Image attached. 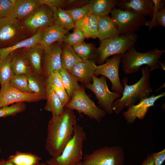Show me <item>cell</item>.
<instances>
[{"instance_id":"1","label":"cell","mask_w":165,"mask_h":165,"mask_svg":"<svg viewBox=\"0 0 165 165\" xmlns=\"http://www.w3.org/2000/svg\"><path fill=\"white\" fill-rule=\"evenodd\" d=\"M76 121L72 110L64 108L63 112L49 121L46 149L51 157L59 156L73 135Z\"/></svg>"},{"instance_id":"35","label":"cell","mask_w":165,"mask_h":165,"mask_svg":"<svg viewBox=\"0 0 165 165\" xmlns=\"http://www.w3.org/2000/svg\"><path fill=\"white\" fill-rule=\"evenodd\" d=\"M72 47L75 53L83 61L89 60L93 53L92 46L83 41Z\"/></svg>"},{"instance_id":"38","label":"cell","mask_w":165,"mask_h":165,"mask_svg":"<svg viewBox=\"0 0 165 165\" xmlns=\"http://www.w3.org/2000/svg\"><path fill=\"white\" fill-rule=\"evenodd\" d=\"M89 4L81 7L65 10L75 23L86 16L89 13Z\"/></svg>"},{"instance_id":"19","label":"cell","mask_w":165,"mask_h":165,"mask_svg":"<svg viewBox=\"0 0 165 165\" xmlns=\"http://www.w3.org/2000/svg\"><path fill=\"white\" fill-rule=\"evenodd\" d=\"M68 31L54 24L44 29V33L39 45L43 50L56 42L61 43L64 42V37Z\"/></svg>"},{"instance_id":"15","label":"cell","mask_w":165,"mask_h":165,"mask_svg":"<svg viewBox=\"0 0 165 165\" xmlns=\"http://www.w3.org/2000/svg\"><path fill=\"white\" fill-rule=\"evenodd\" d=\"M60 43L52 44L44 51V70L47 77L51 72L62 68Z\"/></svg>"},{"instance_id":"45","label":"cell","mask_w":165,"mask_h":165,"mask_svg":"<svg viewBox=\"0 0 165 165\" xmlns=\"http://www.w3.org/2000/svg\"><path fill=\"white\" fill-rule=\"evenodd\" d=\"M0 165H14L12 163L9 161L7 160H5L3 159H0ZM37 165H48L46 162H40Z\"/></svg>"},{"instance_id":"41","label":"cell","mask_w":165,"mask_h":165,"mask_svg":"<svg viewBox=\"0 0 165 165\" xmlns=\"http://www.w3.org/2000/svg\"><path fill=\"white\" fill-rule=\"evenodd\" d=\"M50 85L54 92L59 98L62 104L65 107L70 99V98L65 90L53 85L50 84Z\"/></svg>"},{"instance_id":"36","label":"cell","mask_w":165,"mask_h":165,"mask_svg":"<svg viewBox=\"0 0 165 165\" xmlns=\"http://www.w3.org/2000/svg\"><path fill=\"white\" fill-rule=\"evenodd\" d=\"M86 38L83 32L79 28L75 27L73 32L64 37V41L72 47L83 41Z\"/></svg>"},{"instance_id":"32","label":"cell","mask_w":165,"mask_h":165,"mask_svg":"<svg viewBox=\"0 0 165 165\" xmlns=\"http://www.w3.org/2000/svg\"><path fill=\"white\" fill-rule=\"evenodd\" d=\"M13 53L6 58L0 60V84L1 86L9 83L15 75L10 65Z\"/></svg>"},{"instance_id":"9","label":"cell","mask_w":165,"mask_h":165,"mask_svg":"<svg viewBox=\"0 0 165 165\" xmlns=\"http://www.w3.org/2000/svg\"><path fill=\"white\" fill-rule=\"evenodd\" d=\"M92 81V83L86 84V87L94 94L98 100V103L103 110L106 112L112 114L113 112V103L116 100L121 97V94L109 90L106 78L104 76L98 78L94 75Z\"/></svg>"},{"instance_id":"23","label":"cell","mask_w":165,"mask_h":165,"mask_svg":"<svg viewBox=\"0 0 165 165\" xmlns=\"http://www.w3.org/2000/svg\"><path fill=\"white\" fill-rule=\"evenodd\" d=\"M98 38L101 41L120 36L116 25L112 18L108 16L98 17Z\"/></svg>"},{"instance_id":"26","label":"cell","mask_w":165,"mask_h":165,"mask_svg":"<svg viewBox=\"0 0 165 165\" xmlns=\"http://www.w3.org/2000/svg\"><path fill=\"white\" fill-rule=\"evenodd\" d=\"M154 4L153 13L151 20L147 21L145 25L149 30L157 26L165 27V8L164 1L152 0Z\"/></svg>"},{"instance_id":"18","label":"cell","mask_w":165,"mask_h":165,"mask_svg":"<svg viewBox=\"0 0 165 165\" xmlns=\"http://www.w3.org/2000/svg\"><path fill=\"white\" fill-rule=\"evenodd\" d=\"M44 29L38 30L31 37L20 40L13 45L6 47L0 48V58L3 59L7 57L13 52L21 48H28L39 44L42 39Z\"/></svg>"},{"instance_id":"3","label":"cell","mask_w":165,"mask_h":165,"mask_svg":"<svg viewBox=\"0 0 165 165\" xmlns=\"http://www.w3.org/2000/svg\"><path fill=\"white\" fill-rule=\"evenodd\" d=\"M165 51L156 48L145 53H141L133 46L131 47L122 55L123 70L126 74H132L138 72L140 68L145 65L148 67L150 72L160 68L159 59Z\"/></svg>"},{"instance_id":"17","label":"cell","mask_w":165,"mask_h":165,"mask_svg":"<svg viewBox=\"0 0 165 165\" xmlns=\"http://www.w3.org/2000/svg\"><path fill=\"white\" fill-rule=\"evenodd\" d=\"M118 5L125 10L152 17L154 4L152 0H120Z\"/></svg>"},{"instance_id":"20","label":"cell","mask_w":165,"mask_h":165,"mask_svg":"<svg viewBox=\"0 0 165 165\" xmlns=\"http://www.w3.org/2000/svg\"><path fill=\"white\" fill-rule=\"evenodd\" d=\"M41 6L38 0H16L11 17L25 19L39 9Z\"/></svg>"},{"instance_id":"42","label":"cell","mask_w":165,"mask_h":165,"mask_svg":"<svg viewBox=\"0 0 165 165\" xmlns=\"http://www.w3.org/2000/svg\"><path fill=\"white\" fill-rule=\"evenodd\" d=\"M41 6L46 5L50 9L61 7L65 4L66 1L64 0H38Z\"/></svg>"},{"instance_id":"22","label":"cell","mask_w":165,"mask_h":165,"mask_svg":"<svg viewBox=\"0 0 165 165\" xmlns=\"http://www.w3.org/2000/svg\"><path fill=\"white\" fill-rule=\"evenodd\" d=\"M25 49L23 55L33 73L36 75H41L42 73V57L43 50L39 43Z\"/></svg>"},{"instance_id":"14","label":"cell","mask_w":165,"mask_h":165,"mask_svg":"<svg viewBox=\"0 0 165 165\" xmlns=\"http://www.w3.org/2000/svg\"><path fill=\"white\" fill-rule=\"evenodd\" d=\"M23 31L18 19L11 17L0 19V43L9 42L21 37Z\"/></svg>"},{"instance_id":"46","label":"cell","mask_w":165,"mask_h":165,"mask_svg":"<svg viewBox=\"0 0 165 165\" xmlns=\"http://www.w3.org/2000/svg\"><path fill=\"white\" fill-rule=\"evenodd\" d=\"M77 165H82V161L80 162V163H79Z\"/></svg>"},{"instance_id":"30","label":"cell","mask_w":165,"mask_h":165,"mask_svg":"<svg viewBox=\"0 0 165 165\" xmlns=\"http://www.w3.org/2000/svg\"><path fill=\"white\" fill-rule=\"evenodd\" d=\"M10 65L15 75H26L34 74L23 55L18 54L13 55Z\"/></svg>"},{"instance_id":"13","label":"cell","mask_w":165,"mask_h":165,"mask_svg":"<svg viewBox=\"0 0 165 165\" xmlns=\"http://www.w3.org/2000/svg\"><path fill=\"white\" fill-rule=\"evenodd\" d=\"M54 24L51 10L41 6L24 22L26 28L33 31L45 29Z\"/></svg>"},{"instance_id":"24","label":"cell","mask_w":165,"mask_h":165,"mask_svg":"<svg viewBox=\"0 0 165 165\" xmlns=\"http://www.w3.org/2000/svg\"><path fill=\"white\" fill-rule=\"evenodd\" d=\"M120 0H93L90 1L89 13L98 17L107 16L117 6Z\"/></svg>"},{"instance_id":"7","label":"cell","mask_w":165,"mask_h":165,"mask_svg":"<svg viewBox=\"0 0 165 165\" xmlns=\"http://www.w3.org/2000/svg\"><path fill=\"white\" fill-rule=\"evenodd\" d=\"M111 13L112 19L117 27L120 36L134 33L147 21L144 15L120 8H115Z\"/></svg>"},{"instance_id":"21","label":"cell","mask_w":165,"mask_h":165,"mask_svg":"<svg viewBox=\"0 0 165 165\" xmlns=\"http://www.w3.org/2000/svg\"><path fill=\"white\" fill-rule=\"evenodd\" d=\"M98 18L89 13L84 18L75 23V27L83 32L86 38H96L98 35Z\"/></svg>"},{"instance_id":"12","label":"cell","mask_w":165,"mask_h":165,"mask_svg":"<svg viewBox=\"0 0 165 165\" xmlns=\"http://www.w3.org/2000/svg\"><path fill=\"white\" fill-rule=\"evenodd\" d=\"M165 96V92H163L156 96L153 95L144 98L138 104L133 105L128 107L127 110L123 113V116L129 124L133 123L137 118L143 119L149 108L154 106L156 101Z\"/></svg>"},{"instance_id":"16","label":"cell","mask_w":165,"mask_h":165,"mask_svg":"<svg viewBox=\"0 0 165 165\" xmlns=\"http://www.w3.org/2000/svg\"><path fill=\"white\" fill-rule=\"evenodd\" d=\"M97 66L93 60L82 61L74 66L69 72L78 81L86 84L92 80Z\"/></svg>"},{"instance_id":"5","label":"cell","mask_w":165,"mask_h":165,"mask_svg":"<svg viewBox=\"0 0 165 165\" xmlns=\"http://www.w3.org/2000/svg\"><path fill=\"white\" fill-rule=\"evenodd\" d=\"M137 39L135 34L129 33L101 41L97 51L99 62L101 64L103 63L112 55H123L128 49L133 46Z\"/></svg>"},{"instance_id":"31","label":"cell","mask_w":165,"mask_h":165,"mask_svg":"<svg viewBox=\"0 0 165 165\" xmlns=\"http://www.w3.org/2000/svg\"><path fill=\"white\" fill-rule=\"evenodd\" d=\"M64 89L71 98L75 92L80 88L77 79L67 70L61 68L59 70Z\"/></svg>"},{"instance_id":"2","label":"cell","mask_w":165,"mask_h":165,"mask_svg":"<svg viewBox=\"0 0 165 165\" xmlns=\"http://www.w3.org/2000/svg\"><path fill=\"white\" fill-rule=\"evenodd\" d=\"M141 71L142 75L141 78L133 84L128 85L127 78L123 79L122 96L116 100L112 105L113 112L116 114H119L123 109L128 108L137 101L150 96L152 90L149 82L150 72L148 67H143Z\"/></svg>"},{"instance_id":"44","label":"cell","mask_w":165,"mask_h":165,"mask_svg":"<svg viewBox=\"0 0 165 165\" xmlns=\"http://www.w3.org/2000/svg\"><path fill=\"white\" fill-rule=\"evenodd\" d=\"M140 165H154L153 160L151 154H149Z\"/></svg>"},{"instance_id":"8","label":"cell","mask_w":165,"mask_h":165,"mask_svg":"<svg viewBox=\"0 0 165 165\" xmlns=\"http://www.w3.org/2000/svg\"><path fill=\"white\" fill-rule=\"evenodd\" d=\"M71 98L64 108L76 110L98 122L106 115V112L97 107L87 95L82 87L80 86L75 91Z\"/></svg>"},{"instance_id":"10","label":"cell","mask_w":165,"mask_h":165,"mask_svg":"<svg viewBox=\"0 0 165 165\" xmlns=\"http://www.w3.org/2000/svg\"><path fill=\"white\" fill-rule=\"evenodd\" d=\"M122 55H114L107 60L105 63L97 66L94 73V75L96 76L102 75L108 78L112 83V89L121 94L123 89L119 75V66L121 62Z\"/></svg>"},{"instance_id":"34","label":"cell","mask_w":165,"mask_h":165,"mask_svg":"<svg viewBox=\"0 0 165 165\" xmlns=\"http://www.w3.org/2000/svg\"><path fill=\"white\" fill-rule=\"evenodd\" d=\"M9 83L22 92L31 94L29 87L28 78L27 75H14Z\"/></svg>"},{"instance_id":"33","label":"cell","mask_w":165,"mask_h":165,"mask_svg":"<svg viewBox=\"0 0 165 165\" xmlns=\"http://www.w3.org/2000/svg\"><path fill=\"white\" fill-rule=\"evenodd\" d=\"M28 86L31 94L39 96L42 99H46V86L34 74L28 75Z\"/></svg>"},{"instance_id":"27","label":"cell","mask_w":165,"mask_h":165,"mask_svg":"<svg viewBox=\"0 0 165 165\" xmlns=\"http://www.w3.org/2000/svg\"><path fill=\"white\" fill-rule=\"evenodd\" d=\"M62 68L69 71L72 67L83 60L77 55L72 47L65 43L61 54Z\"/></svg>"},{"instance_id":"4","label":"cell","mask_w":165,"mask_h":165,"mask_svg":"<svg viewBox=\"0 0 165 165\" xmlns=\"http://www.w3.org/2000/svg\"><path fill=\"white\" fill-rule=\"evenodd\" d=\"M83 127L77 124L72 139L59 156L51 157L46 162L48 165H77L83 159V147L86 138Z\"/></svg>"},{"instance_id":"40","label":"cell","mask_w":165,"mask_h":165,"mask_svg":"<svg viewBox=\"0 0 165 165\" xmlns=\"http://www.w3.org/2000/svg\"><path fill=\"white\" fill-rule=\"evenodd\" d=\"M47 77L46 83L53 85L64 89L59 70L51 72Z\"/></svg>"},{"instance_id":"28","label":"cell","mask_w":165,"mask_h":165,"mask_svg":"<svg viewBox=\"0 0 165 165\" xmlns=\"http://www.w3.org/2000/svg\"><path fill=\"white\" fill-rule=\"evenodd\" d=\"M42 158L30 152L17 151L7 160L14 165H37Z\"/></svg>"},{"instance_id":"37","label":"cell","mask_w":165,"mask_h":165,"mask_svg":"<svg viewBox=\"0 0 165 165\" xmlns=\"http://www.w3.org/2000/svg\"><path fill=\"white\" fill-rule=\"evenodd\" d=\"M25 106L22 103H18L0 108V118L15 115L24 110Z\"/></svg>"},{"instance_id":"11","label":"cell","mask_w":165,"mask_h":165,"mask_svg":"<svg viewBox=\"0 0 165 165\" xmlns=\"http://www.w3.org/2000/svg\"><path fill=\"white\" fill-rule=\"evenodd\" d=\"M42 98L39 96L22 92L9 83L1 86L0 90V108L14 103L38 101Z\"/></svg>"},{"instance_id":"29","label":"cell","mask_w":165,"mask_h":165,"mask_svg":"<svg viewBox=\"0 0 165 165\" xmlns=\"http://www.w3.org/2000/svg\"><path fill=\"white\" fill-rule=\"evenodd\" d=\"M50 9L53 12L54 24L68 31L75 27V22L65 10L61 7Z\"/></svg>"},{"instance_id":"25","label":"cell","mask_w":165,"mask_h":165,"mask_svg":"<svg viewBox=\"0 0 165 165\" xmlns=\"http://www.w3.org/2000/svg\"><path fill=\"white\" fill-rule=\"evenodd\" d=\"M47 102L44 109L51 112L52 117L61 115L63 112L64 107L62 104L50 84L46 85Z\"/></svg>"},{"instance_id":"48","label":"cell","mask_w":165,"mask_h":165,"mask_svg":"<svg viewBox=\"0 0 165 165\" xmlns=\"http://www.w3.org/2000/svg\"></svg>"},{"instance_id":"39","label":"cell","mask_w":165,"mask_h":165,"mask_svg":"<svg viewBox=\"0 0 165 165\" xmlns=\"http://www.w3.org/2000/svg\"><path fill=\"white\" fill-rule=\"evenodd\" d=\"M14 5L11 0H0V19L11 17Z\"/></svg>"},{"instance_id":"6","label":"cell","mask_w":165,"mask_h":165,"mask_svg":"<svg viewBox=\"0 0 165 165\" xmlns=\"http://www.w3.org/2000/svg\"><path fill=\"white\" fill-rule=\"evenodd\" d=\"M82 165H123L125 155L119 146H106L84 155Z\"/></svg>"},{"instance_id":"47","label":"cell","mask_w":165,"mask_h":165,"mask_svg":"<svg viewBox=\"0 0 165 165\" xmlns=\"http://www.w3.org/2000/svg\"><path fill=\"white\" fill-rule=\"evenodd\" d=\"M2 152V149H1V148H0V153L1 152Z\"/></svg>"},{"instance_id":"43","label":"cell","mask_w":165,"mask_h":165,"mask_svg":"<svg viewBox=\"0 0 165 165\" xmlns=\"http://www.w3.org/2000/svg\"><path fill=\"white\" fill-rule=\"evenodd\" d=\"M154 165H162L165 160V149L150 154Z\"/></svg>"}]
</instances>
